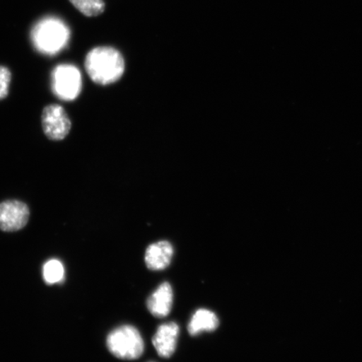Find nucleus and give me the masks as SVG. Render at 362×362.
<instances>
[{"label": "nucleus", "mask_w": 362, "mask_h": 362, "mask_svg": "<svg viewBox=\"0 0 362 362\" xmlns=\"http://www.w3.org/2000/svg\"><path fill=\"white\" fill-rule=\"evenodd\" d=\"M85 68L90 78L99 85H110L119 81L125 70L124 59L117 49L99 47L90 49L85 59Z\"/></svg>", "instance_id": "obj_1"}, {"label": "nucleus", "mask_w": 362, "mask_h": 362, "mask_svg": "<svg viewBox=\"0 0 362 362\" xmlns=\"http://www.w3.org/2000/svg\"><path fill=\"white\" fill-rule=\"evenodd\" d=\"M70 35V30L64 21L49 16L36 23L31 31V40L39 52L52 56L66 47Z\"/></svg>", "instance_id": "obj_2"}, {"label": "nucleus", "mask_w": 362, "mask_h": 362, "mask_svg": "<svg viewBox=\"0 0 362 362\" xmlns=\"http://www.w3.org/2000/svg\"><path fill=\"white\" fill-rule=\"evenodd\" d=\"M107 346L113 356L122 360L138 359L144 351L141 334L129 325L112 330L107 337Z\"/></svg>", "instance_id": "obj_3"}, {"label": "nucleus", "mask_w": 362, "mask_h": 362, "mask_svg": "<svg viewBox=\"0 0 362 362\" xmlns=\"http://www.w3.org/2000/svg\"><path fill=\"white\" fill-rule=\"evenodd\" d=\"M83 86L78 68L71 64H61L52 71V89L63 101H74L79 96Z\"/></svg>", "instance_id": "obj_4"}, {"label": "nucleus", "mask_w": 362, "mask_h": 362, "mask_svg": "<svg viewBox=\"0 0 362 362\" xmlns=\"http://www.w3.org/2000/svg\"><path fill=\"white\" fill-rule=\"evenodd\" d=\"M42 125L45 135L53 141L64 139L71 129L69 116L64 107L59 104H49L44 107Z\"/></svg>", "instance_id": "obj_5"}, {"label": "nucleus", "mask_w": 362, "mask_h": 362, "mask_svg": "<svg viewBox=\"0 0 362 362\" xmlns=\"http://www.w3.org/2000/svg\"><path fill=\"white\" fill-rule=\"evenodd\" d=\"M30 211L25 202L7 200L0 203V230L17 232L28 224Z\"/></svg>", "instance_id": "obj_6"}, {"label": "nucleus", "mask_w": 362, "mask_h": 362, "mask_svg": "<svg viewBox=\"0 0 362 362\" xmlns=\"http://www.w3.org/2000/svg\"><path fill=\"white\" fill-rule=\"evenodd\" d=\"M179 334L180 327L175 322L165 323L158 327L152 339L158 355L164 358H170L173 356L177 346Z\"/></svg>", "instance_id": "obj_7"}, {"label": "nucleus", "mask_w": 362, "mask_h": 362, "mask_svg": "<svg viewBox=\"0 0 362 362\" xmlns=\"http://www.w3.org/2000/svg\"><path fill=\"white\" fill-rule=\"evenodd\" d=\"M174 255V247L168 241H160L149 245L144 255V261L148 269L164 270L170 264Z\"/></svg>", "instance_id": "obj_8"}, {"label": "nucleus", "mask_w": 362, "mask_h": 362, "mask_svg": "<svg viewBox=\"0 0 362 362\" xmlns=\"http://www.w3.org/2000/svg\"><path fill=\"white\" fill-rule=\"evenodd\" d=\"M173 302V289L168 282H165L148 298L147 307L152 315L157 318H164L170 313Z\"/></svg>", "instance_id": "obj_9"}, {"label": "nucleus", "mask_w": 362, "mask_h": 362, "mask_svg": "<svg viewBox=\"0 0 362 362\" xmlns=\"http://www.w3.org/2000/svg\"><path fill=\"white\" fill-rule=\"evenodd\" d=\"M218 317L209 310L200 309L194 312L188 325V332L192 337L202 332H212L218 328Z\"/></svg>", "instance_id": "obj_10"}, {"label": "nucleus", "mask_w": 362, "mask_h": 362, "mask_svg": "<svg viewBox=\"0 0 362 362\" xmlns=\"http://www.w3.org/2000/svg\"><path fill=\"white\" fill-rule=\"evenodd\" d=\"M76 10L88 17L102 15L105 11V3L103 0H69Z\"/></svg>", "instance_id": "obj_11"}, {"label": "nucleus", "mask_w": 362, "mask_h": 362, "mask_svg": "<svg viewBox=\"0 0 362 362\" xmlns=\"http://www.w3.org/2000/svg\"><path fill=\"white\" fill-rule=\"evenodd\" d=\"M64 277V267L57 259L45 262L43 267V278L48 284H57L62 281Z\"/></svg>", "instance_id": "obj_12"}, {"label": "nucleus", "mask_w": 362, "mask_h": 362, "mask_svg": "<svg viewBox=\"0 0 362 362\" xmlns=\"http://www.w3.org/2000/svg\"><path fill=\"white\" fill-rule=\"evenodd\" d=\"M11 76V71L8 67L0 66V101L8 96Z\"/></svg>", "instance_id": "obj_13"}]
</instances>
